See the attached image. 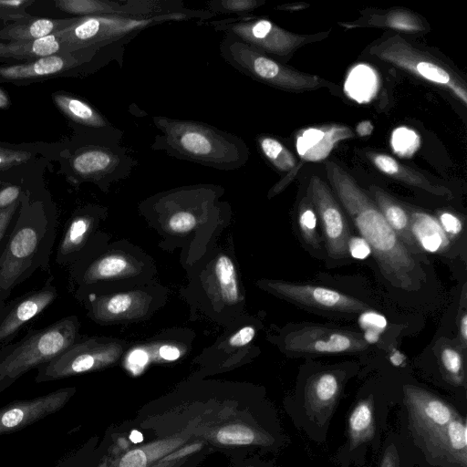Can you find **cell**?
Wrapping results in <instances>:
<instances>
[{
    "mask_svg": "<svg viewBox=\"0 0 467 467\" xmlns=\"http://www.w3.org/2000/svg\"><path fill=\"white\" fill-rule=\"evenodd\" d=\"M328 182L360 236L369 244L379 269L395 288H420L424 272L403 242L389 227L375 202L340 165L324 162Z\"/></svg>",
    "mask_w": 467,
    "mask_h": 467,
    "instance_id": "cell-1",
    "label": "cell"
},
{
    "mask_svg": "<svg viewBox=\"0 0 467 467\" xmlns=\"http://www.w3.org/2000/svg\"><path fill=\"white\" fill-rule=\"evenodd\" d=\"M152 120L160 130L150 146L153 150L221 171L238 170L248 161L246 143L230 132L196 120L166 116Z\"/></svg>",
    "mask_w": 467,
    "mask_h": 467,
    "instance_id": "cell-2",
    "label": "cell"
},
{
    "mask_svg": "<svg viewBox=\"0 0 467 467\" xmlns=\"http://www.w3.org/2000/svg\"><path fill=\"white\" fill-rule=\"evenodd\" d=\"M78 330L76 317H67L44 328L30 330L20 340L1 347L0 389L62 353L76 341Z\"/></svg>",
    "mask_w": 467,
    "mask_h": 467,
    "instance_id": "cell-3",
    "label": "cell"
},
{
    "mask_svg": "<svg viewBox=\"0 0 467 467\" xmlns=\"http://www.w3.org/2000/svg\"><path fill=\"white\" fill-rule=\"evenodd\" d=\"M219 50L234 68L276 88L301 92L329 85L326 79L291 68L232 36L224 35Z\"/></svg>",
    "mask_w": 467,
    "mask_h": 467,
    "instance_id": "cell-4",
    "label": "cell"
},
{
    "mask_svg": "<svg viewBox=\"0 0 467 467\" xmlns=\"http://www.w3.org/2000/svg\"><path fill=\"white\" fill-rule=\"evenodd\" d=\"M368 52L378 59L445 88L467 105L466 84L462 78L438 58L414 47L400 35L371 45Z\"/></svg>",
    "mask_w": 467,
    "mask_h": 467,
    "instance_id": "cell-5",
    "label": "cell"
},
{
    "mask_svg": "<svg viewBox=\"0 0 467 467\" xmlns=\"http://www.w3.org/2000/svg\"><path fill=\"white\" fill-rule=\"evenodd\" d=\"M196 24L212 26L215 31L232 36L269 57H288L301 46L322 36L320 34L297 35L268 19L248 16L216 21H197Z\"/></svg>",
    "mask_w": 467,
    "mask_h": 467,
    "instance_id": "cell-6",
    "label": "cell"
},
{
    "mask_svg": "<svg viewBox=\"0 0 467 467\" xmlns=\"http://www.w3.org/2000/svg\"><path fill=\"white\" fill-rule=\"evenodd\" d=\"M45 231L46 226L18 221L9 236L0 255V307L36 260Z\"/></svg>",
    "mask_w": 467,
    "mask_h": 467,
    "instance_id": "cell-7",
    "label": "cell"
},
{
    "mask_svg": "<svg viewBox=\"0 0 467 467\" xmlns=\"http://www.w3.org/2000/svg\"><path fill=\"white\" fill-rule=\"evenodd\" d=\"M273 294L303 307L328 314H361L369 309L363 301L340 291L310 284L264 281Z\"/></svg>",
    "mask_w": 467,
    "mask_h": 467,
    "instance_id": "cell-8",
    "label": "cell"
},
{
    "mask_svg": "<svg viewBox=\"0 0 467 467\" xmlns=\"http://www.w3.org/2000/svg\"><path fill=\"white\" fill-rule=\"evenodd\" d=\"M285 350L292 355H325L360 352L368 343L360 333L322 326H304L284 338Z\"/></svg>",
    "mask_w": 467,
    "mask_h": 467,
    "instance_id": "cell-9",
    "label": "cell"
},
{
    "mask_svg": "<svg viewBox=\"0 0 467 467\" xmlns=\"http://www.w3.org/2000/svg\"><path fill=\"white\" fill-rule=\"evenodd\" d=\"M307 194L320 219L328 255L337 260L348 257L349 228L332 191L322 179L313 174L309 180Z\"/></svg>",
    "mask_w": 467,
    "mask_h": 467,
    "instance_id": "cell-10",
    "label": "cell"
},
{
    "mask_svg": "<svg viewBox=\"0 0 467 467\" xmlns=\"http://www.w3.org/2000/svg\"><path fill=\"white\" fill-rule=\"evenodd\" d=\"M115 348L95 340L73 343L47 363L39 366L37 382L60 379L103 367L114 360Z\"/></svg>",
    "mask_w": 467,
    "mask_h": 467,
    "instance_id": "cell-11",
    "label": "cell"
},
{
    "mask_svg": "<svg viewBox=\"0 0 467 467\" xmlns=\"http://www.w3.org/2000/svg\"><path fill=\"white\" fill-rule=\"evenodd\" d=\"M74 389H60L28 400L12 402L0 409V435L17 431L59 410L70 399Z\"/></svg>",
    "mask_w": 467,
    "mask_h": 467,
    "instance_id": "cell-12",
    "label": "cell"
},
{
    "mask_svg": "<svg viewBox=\"0 0 467 467\" xmlns=\"http://www.w3.org/2000/svg\"><path fill=\"white\" fill-rule=\"evenodd\" d=\"M55 286L26 293L0 307V348L9 344L19 330L57 298Z\"/></svg>",
    "mask_w": 467,
    "mask_h": 467,
    "instance_id": "cell-13",
    "label": "cell"
},
{
    "mask_svg": "<svg viewBox=\"0 0 467 467\" xmlns=\"http://www.w3.org/2000/svg\"><path fill=\"white\" fill-rule=\"evenodd\" d=\"M404 392L415 430L422 437L458 416L451 405L425 389L409 385L404 388Z\"/></svg>",
    "mask_w": 467,
    "mask_h": 467,
    "instance_id": "cell-14",
    "label": "cell"
},
{
    "mask_svg": "<svg viewBox=\"0 0 467 467\" xmlns=\"http://www.w3.org/2000/svg\"><path fill=\"white\" fill-rule=\"evenodd\" d=\"M353 136L352 130L342 124L307 128L297 133L296 150L304 161H324L339 141Z\"/></svg>",
    "mask_w": 467,
    "mask_h": 467,
    "instance_id": "cell-15",
    "label": "cell"
},
{
    "mask_svg": "<svg viewBox=\"0 0 467 467\" xmlns=\"http://www.w3.org/2000/svg\"><path fill=\"white\" fill-rule=\"evenodd\" d=\"M423 440L431 452L466 467L467 429L465 420L461 416L426 435Z\"/></svg>",
    "mask_w": 467,
    "mask_h": 467,
    "instance_id": "cell-16",
    "label": "cell"
},
{
    "mask_svg": "<svg viewBox=\"0 0 467 467\" xmlns=\"http://www.w3.org/2000/svg\"><path fill=\"white\" fill-rule=\"evenodd\" d=\"M365 153L375 167L387 176L431 194L451 198L452 192L448 188L433 183L420 171L400 163L391 156L375 151Z\"/></svg>",
    "mask_w": 467,
    "mask_h": 467,
    "instance_id": "cell-17",
    "label": "cell"
},
{
    "mask_svg": "<svg viewBox=\"0 0 467 467\" xmlns=\"http://www.w3.org/2000/svg\"><path fill=\"white\" fill-rule=\"evenodd\" d=\"M368 190L373 196V201L389 227L395 232L411 254L419 253L420 249L414 241L410 232L408 209L383 189L376 185H369Z\"/></svg>",
    "mask_w": 467,
    "mask_h": 467,
    "instance_id": "cell-18",
    "label": "cell"
},
{
    "mask_svg": "<svg viewBox=\"0 0 467 467\" xmlns=\"http://www.w3.org/2000/svg\"><path fill=\"white\" fill-rule=\"evenodd\" d=\"M407 209L410 232L419 248L429 253L445 251L450 241L439 221L425 212L409 207Z\"/></svg>",
    "mask_w": 467,
    "mask_h": 467,
    "instance_id": "cell-19",
    "label": "cell"
},
{
    "mask_svg": "<svg viewBox=\"0 0 467 467\" xmlns=\"http://www.w3.org/2000/svg\"><path fill=\"white\" fill-rule=\"evenodd\" d=\"M57 6L69 14L80 16H137L135 0H61Z\"/></svg>",
    "mask_w": 467,
    "mask_h": 467,
    "instance_id": "cell-20",
    "label": "cell"
},
{
    "mask_svg": "<svg viewBox=\"0 0 467 467\" xmlns=\"http://www.w3.org/2000/svg\"><path fill=\"white\" fill-rule=\"evenodd\" d=\"M54 99L57 107L79 125L101 132L118 130L99 110L80 99L67 95H56Z\"/></svg>",
    "mask_w": 467,
    "mask_h": 467,
    "instance_id": "cell-21",
    "label": "cell"
},
{
    "mask_svg": "<svg viewBox=\"0 0 467 467\" xmlns=\"http://www.w3.org/2000/svg\"><path fill=\"white\" fill-rule=\"evenodd\" d=\"M341 379L334 371H323L314 375L306 386V401L312 410L330 409L338 397Z\"/></svg>",
    "mask_w": 467,
    "mask_h": 467,
    "instance_id": "cell-22",
    "label": "cell"
},
{
    "mask_svg": "<svg viewBox=\"0 0 467 467\" xmlns=\"http://www.w3.org/2000/svg\"><path fill=\"white\" fill-rule=\"evenodd\" d=\"M61 44L55 34L35 40L0 42V58L27 59L52 56Z\"/></svg>",
    "mask_w": 467,
    "mask_h": 467,
    "instance_id": "cell-23",
    "label": "cell"
},
{
    "mask_svg": "<svg viewBox=\"0 0 467 467\" xmlns=\"http://www.w3.org/2000/svg\"><path fill=\"white\" fill-rule=\"evenodd\" d=\"M66 66L64 57L52 55L29 63L0 67V79L24 80L49 76L60 72Z\"/></svg>",
    "mask_w": 467,
    "mask_h": 467,
    "instance_id": "cell-24",
    "label": "cell"
},
{
    "mask_svg": "<svg viewBox=\"0 0 467 467\" xmlns=\"http://www.w3.org/2000/svg\"><path fill=\"white\" fill-rule=\"evenodd\" d=\"M143 299L139 294H119L98 299L93 305L94 317L100 320L128 317L142 306Z\"/></svg>",
    "mask_w": 467,
    "mask_h": 467,
    "instance_id": "cell-25",
    "label": "cell"
},
{
    "mask_svg": "<svg viewBox=\"0 0 467 467\" xmlns=\"http://www.w3.org/2000/svg\"><path fill=\"white\" fill-rule=\"evenodd\" d=\"M375 432L373 401L370 398L359 400L348 417L350 444L358 446L372 439Z\"/></svg>",
    "mask_w": 467,
    "mask_h": 467,
    "instance_id": "cell-26",
    "label": "cell"
},
{
    "mask_svg": "<svg viewBox=\"0 0 467 467\" xmlns=\"http://www.w3.org/2000/svg\"><path fill=\"white\" fill-rule=\"evenodd\" d=\"M365 26H381L415 33L425 30L420 17L405 9H393L384 15H369L358 20Z\"/></svg>",
    "mask_w": 467,
    "mask_h": 467,
    "instance_id": "cell-27",
    "label": "cell"
},
{
    "mask_svg": "<svg viewBox=\"0 0 467 467\" xmlns=\"http://www.w3.org/2000/svg\"><path fill=\"white\" fill-rule=\"evenodd\" d=\"M73 18L66 20H53L39 18L23 25H17L5 29L4 37L17 40H35L46 37L67 27Z\"/></svg>",
    "mask_w": 467,
    "mask_h": 467,
    "instance_id": "cell-28",
    "label": "cell"
},
{
    "mask_svg": "<svg viewBox=\"0 0 467 467\" xmlns=\"http://www.w3.org/2000/svg\"><path fill=\"white\" fill-rule=\"evenodd\" d=\"M377 87L378 79L375 71L367 65H358L349 73L345 90L349 97L362 102L370 100Z\"/></svg>",
    "mask_w": 467,
    "mask_h": 467,
    "instance_id": "cell-29",
    "label": "cell"
},
{
    "mask_svg": "<svg viewBox=\"0 0 467 467\" xmlns=\"http://www.w3.org/2000/svg\"><path fill=\"white\" fill-rule=\"evenodd\" d=\"M214 274L222 299L228 304L236 303L239 300V287L235 266L229 256H218L214 265Z\"/></svg>",
    "mask_w": 467,
    "mask_h": 467,
    "instance_id": "cell-30",
    "label": "cell"
},
{
    "mask_svg": "<svg viewBox=\"0 0 467 467\" xmlns=\"http://www.w3.org/2000/svg\"><path fill=\"white\" fill-rule=\"evenodd\" d=\"M256 142L263 156L276 170L289 172L295 169L296 162L294 155L277 139L260 135Z\"/></svg>",
    "mask_w": 467,
    "mask_h": 467,
    "instance_id": "cell-31",
    "label": "cell"
},
{
    "mask_svg": "<svg viewBox=\"0 0 467 467\" xmlns=\"http://www.w3.org/2000/svg\"><path fill=\"white\" fill-rule=\"evenodd\" d=\"M133 267L127 258L119 254H109L96 261L87 271L88 282L109 279L130 274Z\"/></svg>",
    "mask_w": 467,
    "mask_h": 467,
    "instance_id": "cell-32",
    "label": "cell"
},
{
    "mask_svg": "<svg viewBox=\"0 0 467 467\" xmlns=\"http://www.w3.org/2000/svg\"><path fill=\"white\" fill-rule=\"evenodd\" d=\"M92 224L87 215H78L68 224L59 245V258L76 250L84 243Z\"/></svg>",
    "mask_w": 467,
    "mask_h": 467,
    "instance_id": "cell-33",
    "label": "cell"
},
{
    "mask_svg": "<svg viewBox=\"0 0 467 467\" xmlns=\"http://www.w3.org/2000/svg\"><path fill=\"white\" fill-rule=\"evenodd\" d=\"M297 223L305 243L314 250H318L320 248V238L317 233V213L309 202H306V200H303L298 208Z\"/></svg>",
    "mask_w": 467,
    "mask_h": 467,
    "instance_id": "cell-34",
    "label": "cell"
},
{
    "mask_svg": "<svg viewBox=\"0 0 467 467\" xmlns=\"http://www.w3.org/2000/svg\"><path fill=\"white\" fill-rule=\"evenodd\" d=\"M265 4V0H209L204 2L203 9L215 16L234 14L242 16Z\"/></svg>",
    "mask_w": 467,
    "mask_h": 467,
    "instance_id": "cell-35",
    "label": "cell"
},
{
    "mask_svg": "<svg viewBox=\"0 0 467 467\" xmlns=\"http://www.w3.org/2000/svg\"><path fill=\"white\" fill-rule=\"evenodd\" d=\"M391 148L400 157H411L420 146L418 134L406 127H400L391 134Z\"/></svg>",
    "mask_w": 467,
    "mask_h": 467,
    "instance_id": "cell-36",
    "label": "cell"
},
{
    "mask_svg": "<svg viewBox=\"0 0 467 467\" xmlns=\"http://www.w3.org/2000/svg\"><path fill=\"white\" fill-rule=\"evenodd\" d=\"M440 359L446 375L456 384L464 379L463 359L462 354L454 348L445 346L440 352Z\"/></svg>",
    "mask_w": 467,
    "mask_h": 467,
    "instance_id": "cell-37",
    "label": "cell"
},
{
    "mask_svg": "<svg viewBox=\"0 0 467 467\" xmlns=\"http://www.w3.org/2000/svg\"><path fill=\"white\" fill-rule=\"evenodd\" d=\"M216 439L225 445H248L254 442L255 435L250 428L234 424L220 429Z\"/></svg>",
    "mask_w": 467,
    "mask_h": 467,
    "instance_id": "cell-38",
    "label": "cell"
},
{
    "mask_svg": "<svg viewBox=\"0 0 467 467\" xmlns=\"http://www.w3.org/2000/svg\"><path fill=\"white\" fill-rule=\"evenodd\" d=\"M359 323L365 330L363 335L367 343H374L378 340L379 333H381L387 326L385 317L372 310H367L361 313Z\"/></svg>",
    "mask_w": 467,
    "mask_h": 467,
    "instance_id": "cell-39",
    "label": "cell"
},
{
    "mask_svg": "<svg viewBox=\"0 0 467 467\" xmlns=\"http://www.w3.org/2000/svg\"><path fill=\"white\" fill-rule=\"evenodd\" d=\"M197 224V219L192 211L188 209H178L170 214L168 226L174 233H187L192 230Z\"/></svg>",
    "mask_w": 467,
    "mask_h": 467,
    "instance_id": "cell-40",
    "label": "cell"
},
{
    "mask_svg": "<svg viewBox=\"0 0 467 467\" xmlns=\"http://www.w3.org/2000/svg\"><path fill=\"white\" fill-rule=\"evenodd\" d=\"M347 248L348 255L358 260H364L372 254L369 244L360 235L349 236Z\"/></svg>",
    "mask_w": 467,
    "mask_h": 467,
    "instance_id": "cell-41",
    "label": "cell"
},
{
    "mask_svg": "<svg viewBox=\"0 0 467 467\" xmlns=\"http://www.w3.org/2000/svg\"><path fill=\"white\" fill-rule=\"evenodd\" d=\"M30 153L0 148V171L26 161Z\"/></svg>",
    "mask_w": 467,
    "mask_h": 467,
    "instance_id": "cell-42",
    "label": "cell"
},
{
    "mask_svg": "<svg viewBox=\"0 0 467 467\" xmlns=\"http://www.w3.org/2000/svg\"><path fill=\"white\" fill-rule=\"evenodd\" d=\"M439 223L447 235H457L462 230V221L454 214L442 212L439 214Z\"/></svg>",
    "mask_w": 467,
    "mask_h": 467,
    "instance_id": "cell-43",
    "label": "cell"
},
{
    "mask_svg": "<svg viewBox=\"0 0 467 467\" xmlns=\"http://www.w3.org/2000/svg\"><path fill=\"white\" fill-rule=\"evenodd\" d=\"M147 457L140 449L127 452L119 462V467H146Z\"/></svg>",
    "mask_w": 467,
    "mask_h": 467,
    "instance_id": "cell-44",
    "label": "cell"
},
{
    "mask_svg": "<svg viewBox=\"0 0 467 467\" xmlns=\"http://www.w3.org/2000/svg\"><path fill=\"white\" fill-rule=\"evenodd\" d=\"M255 330L253 327H244L229 338V345L232 347H244L253 340Z\"/></svg>",
    "mask_w": 467,
    "mask_h": 467,
    "instance_id": "cell-45",
    "label": "cell"
},
{
    "mask_svg": "<svg viewBox=\"0 0 467 467\" xmlns=\"http://www.w3.org/2000/svg\"><path fill=\"white\" fill-rule=\"evenodd\" d=\"M20 194V188L8 186L0 192V210L5 209L17 202Z\"/></svg>",
    "mask_w": 467,
    "mask_h": 467,
    "instance_id": "cell-46",
    "label": "cell"
},
{
    "mask_svg": "<svg viewBox=\"0 0 467 467\" xmlns=\"http://www.w3.org/2000/svg\"><path fill=\"white\" fill-rule=\"evenodd\" d=\"M19 202H16L7 208L0 210V239H3L4 234L18 207Z\"/></svg>",
    "mask_w": 467,
    "mask_h": 467,
    "instance_id": "cell-47",
    "label": "cell"
},
{
    "mask_svg": "<svg viewBox=\"0 0 467 467\" xmlns=\"http://www.w3.org/2000/svg\"><path fill=\"white\" fill-rule=\"evenodd\" d=\"M379 467H401L400 459L394 445L389 446L386 449Z\"/></svg>",
    "mask_w": 467,
    "mask_h": 467,
    "instance_id": "cell-48",
    "label": "cell"
},
{
    "mask_svg": "<svg viewBox=\"0 0 467 467\" xmlns=\"http://www.w3.org/2000/svg\"><path fill=\"white\" fill-rule=\"evenodd\" d=\"M159 353L166 360H175L180 357V350L174 346H162L160 348Z\"/></svg>",
    "mask_w": 467,
    "mask_h": 467,
    "instance_id": "cell-49",
    "label": "cell"
},
{
    "mask_svg": "<svg viewBox=\"0 0 467 467\" xmlns=\"http://www.w3.org/2000/svg\"><path fill=\"white\" fill-rule=\"evenodd\" d=\"M147 361V356L142 351H135L130 355V362L134 367H142Z\"/></svg>",
    "mask_w": 467,
    "mask_h": 467,
    "instance_id": "cell-50",
    "label": "cell"
},
{
    "mask_svg": "<svg viewBox=\"0 0 467 467\" xmlns=\"http://www.w3.org/2000/svg\"><path fill=\"white\" fill-rule=\"evenodd\" d=\"M372 130H373V125L370 121H368V120L359 122L356 128L357 133L361 137L368 136V135L371 134Z\"/></svg>",
    "mask_w": 467,
    "mask_h": 467,
    "instance_id": "cell-51",
    "label": "cell"
},
{
    "mask_svg": "<svg viewBox=\"0 0 467 467\" xmlns=\"http://www.w3.org/2000/svg\"><path fill=\"white\" fill-rule=\"evenodd\" d=\"M459 331H460V337L462 338V341L463 345L465 346L466 341H467V315L465 312H463V314L460 319Z\"/></svg>",
    "mask_w": 467,
    "mask_h": 467,
    "instance_id": "cell-52",
    "label": "cell"
},
{
    "mask_svg": "<svg viewBox=\"0 0 467 467\" xmlns=\"http://www.w3.org/2000/svg\"><path fill=\"white\" fill-rule=\"evenodd\" d=\"M130 439L132 442L139 443V442L142 441L143 436L140 431H132L130 435Z\"/></svg>",
    "mask_w": 467,
    "mask_h": 467,
    "instance_id": "cell-53",
    "label": "cell"
},
{
    "mask_svg": "<svg viewBox=\"0 0 467 467\" xmlns=\"http://www.w3.org/2000/svg\"><path fill=\"white\" fill-rule=\"evenodd\" d=\"M24 3H25V1H18V0L0 1V5H7V6L15 7V6L20 5Z\"/></svg>",
    "mask_w": 467,
    "mask_h": 467,
    "instance_id": "cell-54",
    "label": "cell"
},
{
    "mask_svg": "<svg viewBox=\"0 0 467 467\" xmlns=\"http://www.w3.org/2000/svg\"><path fill=\"white\" fill-rule=\"evenodd\" d=\"M9 103L6 94L0 89V108H5Z\"/></svg>",
    "mask_w": 467,
    "mask_h": 467,
    "instance_id": "cell-55",
    "label": "cell"
},
{
    "mask_svg": "<svg viewBox=\"0 0 467 467\" xmlns=\"http://www.w3.org/2000/svg\"><path fill=\"white\" fill-rule=\"evenodd\" d=\"M1 241H2V239H0V244H1Z\"/></svg>",
    "mask_w": 467,
    "mask_h": 467,
    "instance_id": "cell-56",
    "label": "cell"
}]
</instances>
